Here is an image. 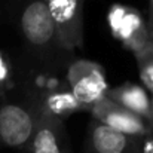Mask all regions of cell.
Here are the masks:
<instances>
[{
	"mask_svg": "<svg viewBox=\"0 0 153 153\" xmlns=\"http://www.w3.org/2000/svg\"><path fill=\"white\" fill-rule=\"evenodd\" d=\"M24 52L22 70L28 74L55 77L76 59L56 34L45 0H1Z\"/></svg>",
	"mask_w": 153,
	"mask_h": 153,
	"instance_id": "1",
	"label": "cell"
},
{
	"mask_svg": "<svg viewBox=\"0 0 153 153\" xmlns=\"http://www.w3.org/2000/svg\"><path fill=\"white\" fill-rule=\"evenodd\" d=\"M21 83L0 98V147L27 150L40 116L43 114V88L22 73Z\"/></svg>",
	"mask_w": 153,
	"mask_h": 153,
	"instance_id": "2",
	"label": "cell"
},
{
	"mask_svg": "<svg viewBox=\"0 0 153 153\" xmlns=\"http://www.w3.org/2000/svg\"><path fill=\"white\" fill-rule=\"evenodd\" d=\"M65 76L68 89L83 110L91 111L92 105L105 97L108 85L100 64L86 59H74L68 65Z\"/></svg>",
	"mask_w": 153,
	"mask_h": 153,
	"instance_id": "3",
	"label": "cell"
},
{
	"mask_svg": "<svg viewBox=\"0 0 153 153\" xmlns=\"http://www.w3.org/2000/svg\"><path fill=\"white\" fill-rule=\"evenodd\" d=\"M62 48L71 55L83 48V0H45Z\"/></svg>",
	"mask_w": 153,
	"mask_h": 153,
	"instance_id": "4",
	"label": "cell"
},
{
	"mask_svg": "<svg viewBox=\"0 0 153 153\" xmlns=\"http://www.w3.org/2000/svg\"><path fill=\"white\" fill-rule=\"evenodd\" d=\"M92 119L108 126L110 129L134 138H144L153 135V123L144 120L138 114L126 110L117 102L104 97L91 108Z\"/></svg>",
	"mask_w": 153,
	"mask_h": 153,
	"instance_id": "5",
	"label": "cell"
},
{
	"mask_svg": "<svg viewBox=\"0 0 153 153\" xmlns=\"http://www.w3.org/2000/svg\"><path fill=\"white\" fill-rule=\"evenodd\" d=\"M83 153H143L138 138L116 132L91 119L86 128Z\"/></svg>",
	"mask_w": 153,
	"mask_h": 153,
	"instance_id": "6",
	"label": "cell"
},
{
	"mask_svg": "<svg viewBox=\"0 0 153 153\" xmlns=\"http://www.w3.org/2000/svg\"><path fill=\"white\" fill-rule=\"evenodd\" d=\"M27 150L30 153H71L64 122L43 110Z\"/></svg>",
	"mask_w": 153,
	"mask_h": 153,
	"instance_id": "7",
	"label": "cell"
},
{
	"mask_svg": "<svg viewBox=\"0 0 153 153\" xmlns=\"http://www.w3.org/2000/svg\"><path fill=\"white\" fill-rule=\"evenodd\" d=\"M105 97L117 102L126 110L138 114L144 120L153 123L152 116V98L147 94V89L138 83L126 82L114 88H108Z\"/></svg>",
	"mask_w": 153,
	"mask_h": 153,
	"instance_id": "8",
	"label": "cell"
},
{
	"mask_svg": "<svg viewBox=\"0 0 153 153\" xmlns=\"http://www.w3.org/2000/svg\"><path fill=\"white\" fill-rule=\"evenodd\" d=\"M43 108L59 120H65L76 111H83L82 105L74 100L68 86H51L43 88Z\"/></svg>",
	"mask_w": 153,
	"mask_h": 153,
	"instance_id": "9",
	"label": "cell"
},
{
	"mask_svg": "<svg viewBox=\"0 0 153 153\" xmlns=\"http://www.w3.org/2000/svg\"><path fill=\"white\" fill-rule=\"evenodd\" d=\"M137 59V67L140 79L146 89L153 94V40L134 53Z\"/></svg>",
	"mask_w": 153,
	"mask_h": 153,
	"instance_id": "10",
	"label": "cell"
},
{
	"mask_svg": "<svg viewBox=\"0 0 153 153\" xmlns=\"http://www.w3.org/2000/svg\"><path fill=\"white\" fill-rule=\"evenodd\" d=\"M16 65L10 55L0 49V98L7 95L16 85Z\"/></svg>",
	"mask_w": 153,
	"mask_h": 153,
	"instance_id": "11",
	"label": "cell"
},
{
	"mask_svg": "<svg viewBox=\"0 0 153 153\" xmlns=\"http://www.w3.org/2000/svg\"><path fill=\"white\" fill-rule=\"evenodd\" d=\"M146 27L149 30V34L153 39V0H149V10H147V22Z\"/></svg>",
	"mask_w": 153,
	"mask_h": 153,
	"instance_id": "12",
	"label": "cell"
},
{
	"mask_svg": "<svg viewBox=\"0 0 153 153\" xmlns=\"http://www.w3.org/2000/svg\"><path fill=\"white\" fill-rule=\"evenodd\" d=\"M152 116H153V94H152Z\"/></svg>",
	"mask_w": 153,
	"mask_h": 153,
	"instance_id": "13",
	"label": "cell"
}]
</instances>
